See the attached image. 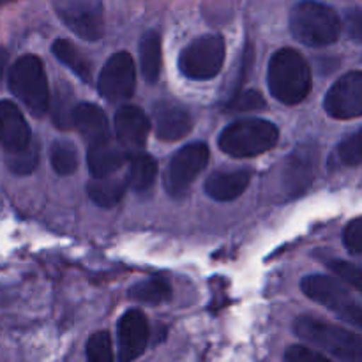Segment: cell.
<instances>
[{
    "instance_id": "obj_1",
    "label": "cell",
    "mask_w": 362,
    "mask_h": 362,
    "mask_svg": "<svg viewBox=\"0 0 362 362\" xmlns=\"http://www.w3.org/2000/svg\"><path fill=\"white\" fill-rule=\"evenodd\" d=\"M269 90L283 105H299L311 92V71L297 49L281 48L271 57Z\"/></svg>"
},
{
    "instance_id": "obj_2",
    "label": "cell",
    "mask_w": 362,
    "mask_h": 362,
    "mask_svg": "<svg viewBox=\"0 0 362 362\" xmlns=\"http://www.w3.org/2000/svg\"><path fill=\"white\" fill-rule=\"evenodd\" d=\"M290 30L303 45L320 48L338 41L341 21L332 7L306 0L293 6L290 13Z\"/></svg>"
},
{
    "instance_id": "obj_3",
    "label": "cell",
    "mask_w": 362,
    "mask_h": 362,
    "mask_svg": "<svg viewBox=\"0 0 362 362\" xmlns=\"http://www.w3.org/2000/svg\"><path fill=\"white\" fill-rule=\"evenodd\" d=\"M293 331L310 345L318 346L324 352L338 357L345 362H362V341L361 336L332 325L329 322L315 317H299L293 324Z\"/></svg>"
},
{
    "instance_id": "obj_4",
    "label": "cell",
    "mask_w": 362,
    "mask_h": 362,
    "mask_svg": "<svg viewBox=\"0 0 362 362\" xmlns=\"http://www.w3.org/2000/svg\"><path fill=\"white\" fill-rule=\"evenodd\" d=\"M279 129L264 119L235 120L219 134V148L232 158H255L276 147Z\"/></svg>"
},
{
    "instance_id": "obj_5",
    "label": "cell",
    "mask_w": 362,
    "mask_h": 362,
    "mask_svg": "<svg viewBox=\"0 0 362 362\" xmlns=\"http://www.w3.org/2000/svg\"><path fill=\"white\" fill-rule=\"evenodd\" d=\"M9 88L34 117H42L49 108V87L42 60L23 55L9 71Z\"/></svg>"
},
{
    "instance_id": "obj_6",
    "label": "cell",
    "mask_w": 362,
    "mask_h": 362,
    "mask_svg": "<svg viewBox=\"0 0 362 362\" xmlns=\"http://www.w3.org/2000/svg\"><path fill=\"white\" fill-rule=\"evenodd\" d=\"M300 288L311 300L325 306L338 315L343 322L356 327H362V308L350 296L349 290L329 276H308L300 283Z\"/></svg>"
},
{
    "instance_id": "obj_7",
    "label": "cell",
    "mask_w": 362,
    "mask_h": 362,
    "mask_svg": "<svg viewBox=\"0 0 362 362\" xmlns=\"http://www.w3.org/2000/svg\"><path fill=\"white\" fill-rule=\"evenodd\" d=\"M225 62V39L209 34L191 41L179 55V71L189 80L214 78Z\"/></svg>"
},
{
    "instance_id": "obj_8",
    "label": "cell",
    "mask_w": 362,
    "mask_h": 362,
    "mask_svg": "<svg viewBox=\"0 0 362 362\" xmlns=\"http://www.w3.org/2000/svg\"><path fill=\"white\" fill-rule=\"evenodd\" d=\"M209 147L204 141L184 145L173 154L165 177V187L173 198L186 197L191 184L197 180L209 163Z\"/></svg>"
},
{
    "instance_id": "obj_9",
    "label": "cell",
    "mask_w": 362,
    "mask_h": 362,
    "mask_svg": "<svg viewBox=\"0 0 362 362\" xmlns=\"http://www.w3.org/2000/svg\"><path fill=\"white\" fill-rule=\"evenodd\" d=\"M53 9L60 21L83 41H98L105 34L103 4L99 0H57Z\"/></svg>"
},
{
    "instance_id": "obj_10",
    "label": "cell",
    "mask_w": 362,
    "mask_h": 362,
    "mask_svg": "<svg viewBox=\"0 0 362 362\" xmlns=\"http://www.w3.org/2000/svg\"><path fill=\"white\" fill-rule=\"evenodd\" d=\"M136 71L134 60L127 52L113 53L106 60L98 80V88L101 95L108 101H124L129 99L134 92Z\"/></svg>"
},
{
    "instance_id": "obj_11",
    "label": "cell",
    "mask_w": 362,
    "mask_h": 362,
    "mask_svg": "<svg viewBox=\"0 0 362 362\" xmlns=\"http://www.w3.org/2000/svg\"><path fill=\"white\" fill-rule=\"evenodd\" d=\"M318 147L315 144H300L288 154L281 172V187L286 198H297L313 182L317 170Z\"/></svg>"
},
{
    "instance_id": "obj_12",
    "label": "cell",
    "mask_w": 362,
    "mask_h": 362,
    "mask_svg": "<svg viewBox=\"0 0 362 362\" xmlns=\"http://www.w3.org/2000/svg\"><path fill=\"white\" fill-rule=\"evenodd\" d=\"M324 108L332 119H357L362 113V73L350 71L343 74L327 92Z\"/></svg>"
},
{
    "instance_id": "obj_13",
    "label": "cell",
    "mask_w": 362,
    "mask_h": 362,
    "mask_svg": "<svg viewBox=\"0 0 362 362\" xmlns=\"http://www.w3.org/2000/svg\"><path fill=\"white\" fill-rule=\"evenodd\" d=\"M115 131L119 145L127 156L140 154L151 133V120L138 106H122L115 115Z\"/></svg>"
},
{
    "instance_id": "obj_14",
    "label": "cell",
    "mask_w": 362,
    "mask_h": 362,
    "mask_svg": "<svg viewBox=\"0 0 362 362\" xmlns=\"http://www.w3.org/2000/svg\"><path fill=\"white\" fill-rule=\"evenodd\" d=\"M119 334V361L131 362L141 356L148 345V320L144 311L129 310L117 327Z\"/></svg>"
},
{
    "instance_id": "obj_15",
    "label": "cell",
    "mask_w": 362,
    "mask_h": 362,
    "mask_svg": "<svg viewBox=\"0 0 362 362\" xmlns=\"http://www.w3.org/2000/svg\"><path fill=\"white\" fill-rule=\"evenodd\" d=\"M32 141L30 127L20 108L13 101H0V144L7 156L23 152Z\"/></svg>"
},
{
    "instance_id": "obj_16",
    "label": "cell",
    "mask_w": 362,
    "mask_h": 362,
    "mask_svg": "<svg viewBox=\"0 0 362 362\" xmlns=\"http://www.w3.org/2000/svg\"><path fill=\"white\" fill-rule=\"evenodd\" d=\"M152 113H154V129L159 140L177 141L186 136L193 127V117L189 110L180 103L163 99L156 103Z\"/></svg>"
},
{
    "instance_id": "obj_17",
    "label": "cell",
    "mask_w": 362,
    "mask_h": 362,
    "mask_svg": "<svg viewBox=\"0 0 362 362\" xmlns=\"http://www.w3.org/2000/svg\"><path fill=\"white\" fill-rule=\"evenodd\" d=\"M126 161V151L117 141H113L112 136L103 141H98V144L88 145L87 163L92 179L113 177V173L119 172Z\"/></svg>"
},
{
    "instance_id": "obj_18",
    "label": "cell",
    "mask_w": 362,
    "mask_h": 362,
    "mask_svg": "<svg viewBox=\"0 0 362 362\" xmlns=\"http://www.w3.org/2000/svg\"><path fill=\"white\" fill-rule=\"evenodd\" d=\"M250 180L251 175L247 170H219L209 175L205 193L216 202H232L247 189Z\"/></svg>"
},
{
    "instance_id": "obj_19",
    "label": "cell",
    "mask_w": 362,
    "mask_h": 362,
    "mask_svg": "<svg viewBox=\"0 0 362 362\" xmlns=\"http://www.w3.org/2000/svg\"><path fill=\"white\" fill-rule=\"evenodd\" d=\"M73 126L78 127V131L83 134L88 145L110 138L108 120H106L105 112L92 103H80V105L74 106Z\"/></svg>"
},
{
    "instance_id": "obj_20",
    "label": "cell",
    "mask_w": 362,
    "mask_h": 362,
    "mask_svg": "<svg viewBox=\"0 0 362 362\" xmlns=\"http://www.w3.org/2000/svg\"><path fill=\"white\" fill-rule=\"evenodd\" d=\"M140 67L141 76L147 83L154 85L159 80L163 67L161 35L156 30L147 32L140 41Z\"/></svg>"
},
{
    "instance_id": "obj_21",
    "label": "cell",
    "mask_w": 362,
    "mask_h": 362,
    "mask_svg": "<svg viewBox=\"0 0 362 362\" xmlns=\"http://www.w3.org/2000/svg\"><path fill=\"white\" fill-rule=\"evenodd\" d=\"M158 177V161L151 154H134L129 159L126 182L138 193L148 191Z\"/></svg>"
},
{
    "instance_id": "obj_22",
    "label": "cell",
    "mask_w": 362,
    "mask_h": 362,
    "mask_svg": "<svg viewBox=\"0 0 362 362\" xmlns=\"http://www.w3.org/2000/svg\"><path fill=\"white\" fill-rule=\"evenodd\" d=\"M127 182L126 179H119V177H106V179H92L88 182L87 191L90 200L95 205L103 209L115 207L120 200H122L124 193H126Z\"/></svg>"
},
{
    "instance_id": "obj_23",
    "label": "cell",
    "mask_w": 362,
    "mask_h": 362,
    "mask_svg": "<svg viewBox=\"0 0 362 362\" xmlns=\"http://www.w3.org/2000/svg\"><path fill=\"white\" fill-rule=\"evenodd\" d=\"M52 52L64 66L69 67L74 74H76L80 80H83L85 83H90L92 81V71L90 64L80 53V49L73 45L67 39H57L52 46Z\"/></svg>"
},
{
    "instance_id": "obj_24",
    "label": "cell",
    "mask_w": 362,
    "mask_h": 362,
    "mask_svg": "<svg viewBox=\"0 0 362 362\" xmlns=\"http://www.w3.org/2000/svg\"><path fill=\"white\" fill-rule=\"evenodd\" d=\"M170 296H172V290H170V285L163 278L145 279V281L136 283L129 288L131 299L141 304H151V306L166 303Z\"/></svg>"
},
{
    "instance_id": "obj_25",
    "label": "cell",
    "mask_w": 362,
    "mask_h": 362,
    "mask_svg": "<svg viewBox=\"0 0 362 362\" xmlns=\"http://www.w3.org/2000/svg\"><path fill=\"white\" fill-rule=\"evenodd\" d=\"M49 161L59 175H71L78 168V151L73 141L57 140L49 148Z\"/></svg>"
},
{
    "instance_id": "obj_26",
    "label": "cell",
    "mask_w": 362,
    "mask_h": 362,
    "mask_svg": "<svg viewBox=\"0 0 362 362\" xmlns=\"http://www.w3.org/2000/svg\"><path fill=\"white\" fill-rule=\"evenodd\" d=\"M6 163L11 172L16 173V175H28V173L34 172L39 163V144L32 141L30 147L25 148L23 152L7 156Z\"/></svg>"
},
{
    "instance_id": "obj_27",
    "label": "cell",
    "mask_w": 362,
    "mask_h": 362,
    "mask_svg": "<svg viewBox=\"0 0 362 362\" xmlns=\"http://www.w3.org/2000/svg\"><path fill=\"white\" fill-rule=\"evenodd\" d=\"M73 94L69 88H60L59 94L55 95V105H53V120L60 129H71L73 127Z\"/></svg>"
},
{
    "instance_id": "obj_28",
    "label": "cell",
    "mask_w": 362,
    "mask_h": 362,
    "mask_svg": "<svg viewBox=\"0 0 362 362\" xmlns=\"http://www.w3.org/2000/svg\"><path fill=\"white\" fill-rule=\"evenodd\" d=\"M88 362H113L112 338L106 331H99L90 336L87 343Z\"/></svg>"
},
{
    "instance_id": "obj_29",
    "label": "cell",
    "mask_w": 362,
    "mask_h": 362,
    "mask_svg": "<svg viewBox=\"0 0 362 362\" xmlns=\"http://www.w3.org/2000/svg\"><path fill=\"white\" fill-rule=\"evenodd\" d=\"M362 133L361 129L354 131L352 134H349V136L345 138V140L339 144L338 147V156L339 159H341L345 165H350V166H357L361 165L362 161Z\"/></svg>"
},
{
    "instance_id": "obj_30",
    "label": "cell",
    "mask_w": 362,
    "mask_h": 362,
    "mask_svg": "<svg viewBox=\"0 0 362 362\" xmlns=\"http://www.w3.org/2000/svg\"><path fill=\"white\" fill-rule=\"evenodd\" d=\"M265 108V101L257 90H243L228 99V110L233 112H251V110Z\"/></svg>"
},
{
    "instance_id": "obj_31",
    "label": "cell",
    "mask_w": 362,
    "mask_h": 362,
    "mask_svg": "<svg viewBox=\"0 0 362 362\" xmlns=\"http://www.w3.org/2000/svg\"><path fill=\"white\" fill-rule=\"evenodd\" d=\"M329 269L334 272L338 278H341L343 281L352 285L357 292H361L362 285H361V269L357 265L350 264V262L345 260H331L329 262Z\"/></svg>"
},
{
    "instance_id": "obj_32",
    "label": "cell",
    "mask_w": 362,
    "mask_h": 362,
    "mask_svg": "<svg viewBox=\"0 0 362 362\" xmlns=\"http://www.w3.org/2000/svg\"><path fill=\"white\" fill-rule=\"evenodd\" d=\"M343 243L345 247L349 250V253H352L354 257H359L362 253V221L361 218L352 219V221L346 225L345 232H343Z\"/></svg>"
},
{
    "instance_id": "obj_33",
    "label": "cell",
    "mask_w": 362,
    "mask_h": 362,
    "mask_svg": "<svg viewBox=\"0 0 362 362\" xmlns=\"http://www.w3.org/2000/svg\"><path fill=\"white\" fill-rule=\"evenodd\" d=\"M285 361L286 362H332L325 356H322V354L315 352V350L308 349V346H303V345L290 346L285 354Z\"/></svg>"
},
{
    "instance_id": "obj_34",
    "label": "cell",
    "mask_w": 362,
    "mask_h": 362,
    "mask_svg": "<svg viewBox=\"0 0 362 362\" xmlns=\"http://www.w3.org/2000/svg\"><path fill=\"white\" fill-rule=\"evenodd\" d=\"M349 20H352V23L349 25V28L352 30L354 37L359 41L361 39V28H362V20H361V9H356L352 14H349Z\"/></svg>"
},
{
    "instance_id": "obj_35",
    "label": "cell",
    "mask_w": 362,
    "mask_h": 362,
    "mask_svg": "<svg viewBox=\"0 0 362 362\" xmlns=\"http://www.w3.org/2000/svg\"><path fill=\"white\" fill-rule=\"evenodd\" d=\"M6 66H7V52L4 46H0V76H2Z\"/></svg>"
}]
</instances>
